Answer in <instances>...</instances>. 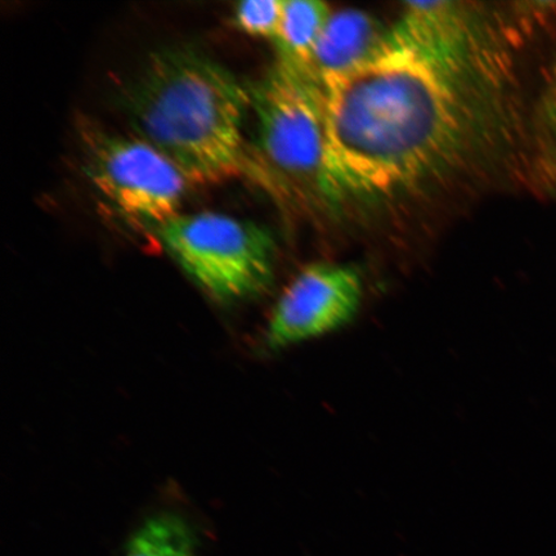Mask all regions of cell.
<instances>
[{
  "instance_id": "1",
  "label": "cell",
  "mask_w": 556,
  "mask_h": 556,
  "mask_svg": "<svg viewBox=\"0 0 556 556\" xmlns=\"http://www.w3.org/2000/svg\"><path fill=\"white\" fill-rule=\"evenodd\" d=\"M463 75L392 29L375 58L325 80L324 197H386L443 164L464 131Z\"/></svg>"
},
{
  "instance_id": "2",
  "label": "cell",
  "mask_w": 556,
  "mask_h": 556,
  "mask_svg": "<svg viewBox=\"0 0 556 556\" xmlns=\"http://www.w3.org/2000/svg\"><path fill=\"white\" fill-rule=\"evenodd\" d=\"M121 104L138 138L189 182H220L245 168L248 87L205 53L187 46L152 53L122 90Z\"/></svg>"
},
{
  "instance_id": "3",
  "label": "cell",
  "mask_w": 556,
  "mask_h": 556,
  "mask_svg": "<svg viewBox=\"0 0 556 556\" xmlns=\"http://www.w3.org/2000/svg\"><path fill=\"white\" fill-rule=\"evenodd\" d=\"M156 231L187 276L219 301L258 295L274 280V236L254 222L219 213L179 214Z\"/></svg>"
},
{
  "instance_id": "4",
  "label": "cell",
  "mask_w": 556,
  "mask_h": 556,
  "mask_svg": "<svg viewBox=\"0 0 556 556\" xmlns=\"http://www.w3.org/2000/svg\"><path fill=\"white\" fill-rule=\"evenodd\" d=\"M258 148L270 170L291 186L324 194L326 123L324 87L309 73L278 62L248 83Z\"/></svg>"
},
{
  "instance_id": "5",
  "label": "cell",
  "mask_w": 556,
  "mask_h": 556,
  "mask_svg": "<svg viewBox=\"0 0 556 556\" xmlns=\"http://www.w3.org/2000/svg\"><path fill=\"white\" fill-rule=\"evenodd\" d=\"M80 136L88 177L117 212L156 229L178 217L189 179L170 159L142 139L92 125Z\"/></svg>"
},
{
  "instance_id": "6",
  "label": "cell",
  "mask_w": 556,
  "mask_h": 556,
  "mask_svg": "<svg viewBox=\"0 0 556 556\" xmlns=\"http://www.w3.org/2000/svg\"><path fill=\"white\" fill-rule=\"evenodd\" d=\"M363 291V278L356 268L311 264L289 283L270 312L267 346L283 350L344 328L356 317Z\"/></svg>"
},
{
  "instance_id": "7",
  "label": "cell",
  "mask_w": 556,
  "mask_h": 556,
  "mask_svg": "<svg viewBox=\"0 0 556 556\" xmlns=\"http://www.w3.org/2000/svg\"><path fill=\"white\" fill-rule=\"evenodd\" d=\"M389 34L365 12L331 13L313 51L311 74L323 85L332 76L366 64L384 48Z\"/></svg>"
},
{
  "instance_id": "8",
  "label": "cell",
  "mask_w": 556,
  "mask_h": 556,
  "mask_svg": "<svg viewBox=\"0 0 556 556\" xmlns=\"http://www.w3.org/2000/svg\"><path fill=\"white\" fill-rule=\"evenodd\" d=\"M331 13L329 5L318 0H283L281 27L275 39L278 62L311 74L313 51Z\"/></svg>"
},
{
  "instance_id": "9",
  "label": "cell",
  "mask_w": 556,
  "mask_h": 556,
  "mask_svg": "<svg viewBox=\"0 0 556 556\" xmlns=\"http://www.w3.org/2000/svg\"><path fill=\"white\" fill-rule=\"evenodd\" d=\"M194 536L178 514H156L137 528L121 556H199Z\"/></svg>"
},
{
  "instance_id": "10",
  "label": "cell",
  "mask_w": 556,
  "mask_h": 556,
  "mask_svg": "<svg viewBox=\"0 0 556 556\" xmlns=\"http://www.w3.org/2000/svg\"><path fill=\"white\" fill-rule=\"evenodd\" d=\"M282 13L283 0H247L236 5L233 23L243 33L275 41Z\"/></svg>"
},
{
  "instance_id": "11",
  "label": "cell",
  "mask_w": 556,
  "mask_h": 556,
  "mask_svg": "<svg viewBox=\"0 0 556 556\" xmlns=\"http://www.w3.org/2000/svg\"><path fill=\"white\" fill-rule=\"evenodd\" d=\"M542 143H556V53L541 100Z\"/></svg>"
},
{
  "instance_id": "12",
  "label": "cell",
  "mask_w": 556,
  "mask_h": 556,
  "mask_svg": "<svg viewBox=\"0 0 556 556\" xmlns=\"http://www.w3.org/2000/svg\"><path fill=\"white\" fill-rule=\"evenodd\" d=\"M540 164L546 186L556 197V143H542Z\"/></svg>"
}]
</instances>
